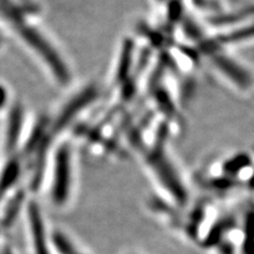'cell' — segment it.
Returning <instances> with one entry per match:
<instances>
[{
	"label": "cell",
	"mask_w": 254,
	"mask_h": 254,
	"mask_svg": "<svg viewBox=\"0 0 254 254\" xmlns=\"http://www.w3.org/2000/svg\"><path fill=\"white\" fill-rule=\"evenodd\" d=\"M70 168H69V150L63 146L57 156L55 175L53 185V200L58 204L65 202L69 192Z\"/></svg>",
	"instance_id": "obj_1"
},
{
	"label": "cell",
	"mask_w": 254,
	"mask_h": 254,
	"mask_svg": "<svg viewBox=\"0 0 254 254\" xmlns=\"http://www.w3.org/2000/svg\"><path fill=\"white\" fill-rule=\"evenodd\" d=\"M19 205H20V197H16V199L12 202L11 206L9 208V210H7L6 214H5V217L3 219V224L5 226L10 225L11 222L13 221V219L15 218L16 216V213L18 212V209H19Z\"/></svg>",
	"instance_id": "obj_7"
},
{
	"label": "cell",
	"mask_w": 254,
	"mask_h": 254,
	"mask_svg": "<svg viewBox=\"0 0 254 254\" xmlns=\"http://www.w3.org/2000/svg\"><path fill=\"white\" fill-rule=\"evenodd\" d=\"M20 124H21V111L19 108H15L13 109L10 117L9 130H7V136H6L7 138L6 144L10 148L14 147L16 141L18 139Z\"/></svg>",
	"instance_id": "obj_4"
},
{
	"label": "cell",
	"mask_w": 254,
	"mask_h": 254,
	"mask_svg": "<svg viewBox=\"0 0 254 254\" xmlns=\"http://www.w3.org/2000/svg\"><path fill=\"white\" fill-rule=\"evenodd\" d=\"M30 222L32 232H33L36 254H48L42 219L41 215H39L38 208L35 204H31L30 206Z\"/></svg>",
	"instance_id": "obj_2"
},
{
	"label": "cell",
	"mask_w": 254,
	"mask_h": 254,
	"mask_svg": "<svg viewBox=\"0 0 254 254\" xmlns=\"http://www.w3.org/2000/svg\"><path fill=\"white\" fill-rule=\"evenodd\" d=\"M55 244H57L59 250L63 254H78L73 249L72 245H70V243L66 240V238L61 234H58L57 236H55Z\"/></svg>",
	"instance_id": "obj_6"
},
{
	"label": "cell",
	"mask_w": 254,
	"mask_h": 254,
	"mask_svg": "<svg viewBox=\"0 0 254 254\" xmlns=\"http://www.w3.org/2000/svg\"><path fill=\"white\" fill-rule=\"evenodd\" d=\"M5 101V92L4 90L0 87V107H1L3 105V103Z\"/></svg>",
	"instance_id": "obj_8"
},
{
	"label": "cell",
	"mask_w": 254,
	"mask_h": 254,
	"mask_svg": "<svg viewBox=\"0 0 254 254\" xmlns=\"http://www.w3.org/2000/svg\"><path fill=\"white\" fill-rule=\"evenodd\" d=\"M18 174V164L16 162H12L7 169H5L2 178L0 180V197L2 196L4 190L10 188L11 185L15 181L16 177H17Z\"/></svg>",
	"instance_id": "obj_5"
},
{
	"label": "cell",
	"mask_w": 254,
	"mask_h": 254,
	"mask_svg": "<svg viewBox=\"0 0 254 254\" xmlns=\"http://www.w3.org/2000/svg\"><path fill=\"white\" fill-rule=\"evenodd\" d=\"M94 94H95L94 89H88L87 91L83 92L81 95H78L77 99L71 102L70 104L67 106V108L64 110V113L60 117L58 124L55 127H57L58 129L62 128L64 125L71 120V118H72L79 109L88 104L89 101H91L92 98L94 97Z\"/></svg>",
	"instance_id": "obj_3"
}]
</instances>
